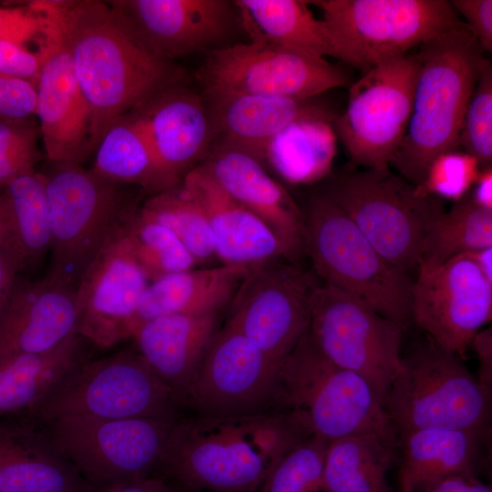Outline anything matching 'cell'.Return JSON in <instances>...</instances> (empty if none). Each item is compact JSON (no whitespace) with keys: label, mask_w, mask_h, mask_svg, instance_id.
<instances>
[{"label":"cell","mask_w":492,"mask_h":492,"mask_svg":"<svg viewBox=\"0 0 492 492\" xmlns=\"http://www.w3.org/2000/svg\"><path fill=\"white\" fill-rule=\"evenodd\" d=\"M27 5L59 28L91 113V147L104 133L157 92L184 83L175 63L143 50L121 26L108 2L36 0Z\"/></svg>","instance_id":"1"},{"label":"cell","mask_w":492,"mask_h":492,"mask_svg":"<svg viewBox=\"0 0 492 492\" xmlns=\"http://www.w3.org/2000/svg\"><path fill=\"white\" fill-rule=\"evenodd\" d=\"M308 435L282 411L178 419L159 470L179 488L257 492L271 468Z\"/></svg>","instance_id":"2"},{"label":"cell","mask_w":492,"mask_h":492,"mask_svg":"<svg viewBox=\"0 0 492 492\" xmlns=\"http://www.w3.org/2000/svg\"><path fill=\"white\" fill-rule=\"evenodd\" d=\"M483 53L466 24L418 47L412 112L390 161L410 183L421 184L436 157L460 146L463 119L486 60Z\"/></svg>","instance_id":"3"},{"label":"cell","mask_w":492,"mask_h":492,"mask_svg":"<svg viewBox=\"0 0 492 492\" xmlns=\"http://www.w3.org/2000/svg\"><path fill=\"white\" fill-rule=\"evenodd\" d=\"M276 410L327 441L363 433L397 436L371 384L328 360L307 332L280 364Z\"/></svg>","instance_id":"4"},{"label":"cell","mask_w":492,"mask_h":492,"mask_svg":"<svg viewBox=\"0 0 492 492\" xmlns=\"http://www.w3.org/2000/svg\"><path fill=\"white\" fill-rule=\"evenodd\" d=\"M303 252L316 276L405 330L412 323L413 282L390 264L323 191L303 211Z\"/></svg>","instance_id":"5"},{"label":"cell","mask_w":492,"mask_h":492,"mask_svg":"<svg viewBox=\"0 0 492 492\" xmlns=\"http://www.w3.org/2000/svg\"><path fill=\"white\" fill-rule=\"evenodd\" d=\"M325 179L322 191L390 264L405 273L417 268L426 233L446 211L444 200L420 194L390 169L347 168Z\"/></svg>","instance_id":"6"},{"label":"cell","mask_w":492,"mask_h":492,"mask_svg":"<svg viewBox=\"0 0 492 492\" xmlns=\"http://www.w3.org/2000/svg\"><path fill=\"white\" fill-rule=\"evenodd\" d=\"M384 410L397 437L436 428L491 432V396L458 356L432 340L401 357Z\"/></svg>","instance_id":"7"},{"label":"cell","mask_w":492,"mask_h":492,"mask_svg":"<svg viewBox=\"0 0 492 492\" xmlns=\"http://www.w3.org/2000/svg\"><path fill=\"white\" fill-rule=\"evenodd\" d=\"M335 58L366 72L460 26L446 0H314Z\"/></svg>","instance_id":"8"},{"label":"cell","mask_w":492,"mask_h":492,"mask_svg":"<svg viewBox=\"0 0 492 492\" xmlns=\"http://www.w3.org/2000/svg\"><path fill=\"white\" fill-rule=\"evenodd\" d=\"M51 228L48 275L77 288L100 250L138 209L120 190L81 165L45 175Z\"/></svg>","instance_id":"9"},{"label":"cell","mask_w":492,"mask_h":492,"mask_svg":"<svg viewBox=\"0 0 492 492\" xmlns=\"http://www.w3.org/2000/svg\"><path fill=\"white\" fill-rule=\"evenodd\" d=\"M180 399L134 348L86 360L29 414L40 424L61 416L179 419Z\"/></svg>","instance_id":"10"},{"label":"cell","mask_w":492,"mask_h":492,"mask_svg":"<svg viewBox=\"0 0 492 492\" xmlns=\"http://www.w3.org/2000/svg\"><path fill=\"white\" fill-rule=\"evenodd\" d=\"M176 421L61 416L39 428L85 481L102 489L159 470Z\"/></svg>","instance_id":"11"},{"label":"cell","mask_w":492,"mask_h":492,"mask_svg":"<svg viewBox=\"0 0 492 492\" xmlns=\"http://www.w3.org/2000/svg\"><path fill=\"white\" fill-rule=\"evenodd\" d=\"M403 331L361 300L318 281L310 306L311 340L332 363L364 378L384 408L402 357Z\"/></svg>","instance_id":"12"},{"label":"cell","mask_w":492,"mask_h":492,"mask_svg":"<svg viewBox=\"0 0 492 492\" xmlns=\"http://www.w3.org/2000/svg\"><path fill=\"white\" fill-rule=\"evenodd\" d=\"M418 69L416 55L407 53L374 67L351 87L333 126L354 167L389 169L407 128Z\"/></svg>","instance_id":"13"},{"label":"cell","mask_w":492,"mask_h":492,"mask_svg":"<svg viewBox=\"0 0 492 492\" xmlns=\"http://www.w3.org/2000/svg\"><path fill=\"white\" fill-rule=\"evenodd\" d=\"M196 78L203 95L241 93L299 99L313 98L346 83L342 69L325 58L261 38L208 53Z\"/></svg>","instance_id":"14"},{"label":"cell","mask_w":492,"mask_h":492,"mask_svg":"<svg viewBox=\"0 0 492 492\" xmlns=\"http://www.w3.org/2000/svg\"><path fill=\"white\" fill-rule=\"evenodd\" d=\"M317 282L316 275L287 259L251 267L226 323L281 364L308 330Z\"/></svg>","instance_id":"15"},{"label":"cell","mask_w":492,"mask_h":492,"mask_svg":"<svg viewBox=\"0 0 492 492\" xmlns=\"http://www.w3.org/2000/svg\"><path fill=\"white\" fill-rule=\"evenodd\" d=\"M280 364L226 323L191 382L185 406L213 417L274 411Z\"/></svg>","instance_id":"16"},{"label":"cell","mask_w":492,"mask_h":492,"mask_svg":"<svg viewBox=\"0 0 492 492\" xmlns=\"http://www.w3.org/2000/svg\"><path fill=\"white\" fill-rule=\"evenodd\" d=\"M411 318L441 348L460 359L492 316V283L463 253L436 266H418Z\"/></svg>","instance_id":"17"},{"label":"cell","mask_w":492,"mask_h":492,"mask_svg":"<svg viewBox=\"0 0 492 492\" xmlns=\"http://www.w3.org/2000/svg\"><path fill=\"white\" fill-rule=\"evenodd\" d=\"M130 37L149 55L166 61L223 47L241 25L234 1H107Z\"/></svg>","instance_id":"18"},{"label":"cell","mask_w":492,"mask_h":492,"mask_svg":"<svg viewBox=\"0 0 492 492\" xmlns=\"http://www.w3.org/2000/svg\"><path fill=\"white\" fill-rule=\"evenodd\" d=\"M122 228L97 254L76 288L77 333L101 348L132 337L149 284L128 248Z\"/></svg>","instance_id":"19"},{"label":"cell","mask_w":492,"mask_h":492,"mask_svg":"<svg viewBox=\"0 0 492 492\" xmlns=\"http://www.w3.org/2000/svg\"><path fill=\"white\" fill-rule=\"evenodd\" d=\"M45 17V32L38 43L42 64L36 81V115L48 159L54 165H81L93 152L91 113L63 36L57 26Z\"/></svg>","instance_id":"20"},{"label":"cell","mask_w":492,"mask_h":492,"mask_svg":"<svg viewBox=\"0 0 492 492\" xmlns=\"http://www.w3.org/2000/svg\"><path fill=\"white\" fill-rule=\"evenodd\" d=\"M131 111L159 167L179 185L202 162L214 141L203 96L181 83L157 92Z\"/></svg>","instance_id":"21"},{"label":"cell","mask_w":492,"mask_h":492,"mask_svg":"<svg viewBox=\"0 0 492 492\" xmlns=\"http://www.w3.org/2000/svg\"><path fill=\"white\" fill-rule=\"evenodd\" d=\"M76 288L50 275L14 282L0 308V358L49 352L77 333Z\"/></svg>","instance_id":"22"},{"label":"cell","mask_w":492,"mask_h":492,"mask_svg":"<svg viewBox=\"0 0 492 492\" xmlns=\"http://www.w3.org/2000/svg\"><path fill=\"white\" fill-rule=\"evenodd\" d=\"M200 165L228 195L261 219L299 259L303 252V211L259 160L214 140Z\"/></svg>","instance_id":"23"},{"label":"cell","mask_w":492,"mask_h":492,"mask_svg":"<svg viewBox=\"0 0 492 492\" xmlns=\"http://www.w3.org/2000/svg\"><path fill=\"white\" fill-rule=\"evenodd\" d=\"M180 184L204 211L221 264L251 268L278 259L297 261L272 230L228 195L202 166Z\"/></svg>","instance_id":"24"},{"label":"cell","mask_w":492,"mask_h":492,"mask_svg":"<svg viewBox=\"0 0 492 492\" xmlns=\"http://www.w3.org/2000/svg\"><path fill=\"white\" fill-rule=\"evenodd\" d=\"M202 96L210 117L214 140L244 151L261 163L271 140L293 121L306 117L334 121L338 116L313 98L241 93Z\"/></svg>","instance_id":"25"},{"label":"cell","mask_w":492,"mask_h":492,"mask_svg":"<svg viewBox=\"0 0 492 492\" xmlns=\"http://www.w3.org/2000/svg\"><path fill=\"white\" fill-rule=\"evenodd\" d=\"M220 313L168 314L142 322L135 349L185 405L191 382L215 335Z\"/></svg>","instance_id":"26"},{"label":"cell","mask_w":492,"mask_h":492,"mask_svg":"<svg viewBox=\"0 0 492 492\" xmlns=\"http://www.w3.org/2000/svg\"><path fill=\"white\" fill-rule=\"evenodd\" d=\"M0 241L10 274L36 265L51 248L45 175H19L0 191Z\"/></svg>","instance_id":"27"},{"label":"cell","mask_w":492,"mask_h":492,"mask_svg":"<svg viewBox=\"0 0 492 492\" xmlns=\"http://www.w3.org/2000/svg\"><path fill=\"white\" fill-rule=\"evenodd\" d=\"M490 433L436 428L399 436L401 492L453 476L477 479Z\"/></svg>","instance_id":"28"},{"label":"cell","mask_w":492,"mask_h":492,"mask_svg":"<svg viewBox=\"0 0 492 492\" xmlns=\"http://www.w3.org/2000/svg\"><path fill=\"white\" fill-rule=\"evenodd\" d=\"M42 430L0 424V492H90Z\"/></svg>","instance_id":"29"},{"label":"cell","mask_w":492,"mask_h":492,"mask_svg":"<svg viewBox=\"0 0 492 492\" xmlns=\"http://www.w3.org/2000/svg\"><path fill=\"white\" fill-rule=\"evenodd\" d=\"M249 270L224 264L195 267L149 282L137 314L136 328L161 315L220 313L231 302Z\"/></svg>","instance_id":"30"},{"label":"cell","mask_w":492,"mask_h":492,"mask_svg":"<svg viewBox=\"0 0 492 492\" xmlns=\"http://www.w3.org/2000/svg\"><path fill=\"white\" fill-rule=\"evenodd\" d=\"M84 342L74 333L49 352L0 358V417L22 411L30 413L87 360Z\"/></svg>","instance_id":"31"},{"label":"cell","mask_w":492,"mask_h":492,"mask_svg":"<svg viewBox=\"0 0 492 492\" xmlns=\"http://www.w3.org/2000/svg\"><path fill=\"white\" fill-rule=\"evenodd\" d=\"M241 26L251 39L261 38L312 56L325 58L335 53L323 19L301 0H236Z\"/></svg>","instance_id":"32"},{"label":"cell","mask_w":492,"mask_h":492,"mask_svg":"<svg viewBox=\"0 0 492 492\" xmlns=\"http://www.w3.org/2000/svg\"><path fill=\"white\" fill-rule=\"evenodd\" d=\"M333 122L320 117L293 121L271 140L261 164L291 185H309L326 179L336 155Z\"/></svg>","instance_id":"33"},{"label":"cell","mask_w":492,"mask_h":492,"mask_svg":"<svg viewBox=\"0 0 492 492\" xmlns=\"http://www.w3.org/2000/svg\"><path fill=\"white\" fill-rule=\"evenodd\" d=\"M397 436L363 433L329 441L322 492H393L388 472Z\"/></svg>","instance_id":"34"},{"label":"cell","mask_w":492,"mask_h":492,"mask_svg":"<svg viewBox=\"0 0 492 492\" xmlns=\"http://www.w3.org/2000/svg\"><path fill=\"white\" fill-rule=\"evenodd\" d=\"M95 153L90 170L105 181L133 184L153 195L177 187L157 162L132 111L108 127Z\"/></svg>","instance_id":"35"},{"label":"cell","mask_w":492,"mask_h":492,"mask_svg":"<svg viewBox=\"0 0 492 492\" xmlns=\"http://www.w3.org/2000/svg\"><path fill=\"white\" fill-rule=\"evenodd\" d=\"M492 247V210L477 206L467 194L431 225L418 266H436L478 249Z\"/></svg>","instance_id":"36"},{"label":"cell","mask_w":492,"mask_h":492,"mask_svg":"<svg viewBox=\"0 0 492 492\" xmlns=\"http://www.w3.org/2000/svg\"><path fill=\"white\" fill-rule=\"evenodd\" d=\"M128 248L149 282L197 264L179 238L138 208L122 228Z\"/></svg>","instance_id":"37"},{"label":"cell","mask_w":492,"mask_h":492,"mask_svg":"<svg viewBox=\"0 0 492 492\" xmlns=\"http://www.w3.org/2000/svg\"><path fill=\"white\" fill-rule=\"evenodd\" d=\"M139 209L169 229L189 251L197 266L216 259L206 215L181 184L152 195Z\"/></svg>","instance_id":"38"},{"label":"cell","mask_w":492,"mask_h":492,"mask_svg":"<svg viewBox=\"0 0 492 492\" xmlns=\"http://www.w3.org/2000/svg\"><path fill=\"white\" fill-rule=\"evenodd\" d=\"M328 443L304 437L274 464L257 492H322Z\"/></svg>","instance_id":"39"},{"label":"cell","mask_w":492,"mask_h":492,"mask_svg":"<svg viewBox=\"0 0 492 492\" xmlns=\"http://www.w3.org/2000/svg\"><path fill=\"white\" fill-rule=\"evenodd\" d=\"M459 145L473 156L480 169L492 163V67L486 59L469 100L460 131Z\"/></svg>","instance_id":"40"},{"label":"cell","mask_w":492,"mask_h":492,"mask_svg":"<svg viewBox=\"0 0 492 492\" xmlns=\"http://www.w3.org/2000/svg\"><path fill=\"white\" fill-rule=\"evenodd\" d=\"M479 170V164L473 156L455 149L436 157L422 183L415 186L422 195L457 202L468 194Z\"/></svg>","instance_id":"41"},{"label":"cell","mask_w":492,"mask_h":492,"mask_svg":"<svg viewBox=\"0 0 492 492\" xmlns=\"http://www.w3.org/2000/svg\"><path fill=\"white\" fill-rule=\"evenodd\" d=\"M37 135L30 121H0V191L14 178L35 170Z\"/></svg>","instance_id":"42"},{"label":"cell","mask_w":492,"mask_h":492,"mask_svg":"<svg viewBox=\"0 0 492 492\" xmlns=\"http://www.w3.org/2000/svg\"><path fill=\"white\" fill-rule=\"evenodd\" d=\"M36 85L0 74V121L26 120L36 109Z\"/></svg>","instance_id":"43"},{"label":"cell","mask_w":492,"mask_h":492,"mask_svg":"<svg viewBox=\"0 0 492 492\" xmlns=\"http://www.w3.org/2000/svg\"><path fill=\"white\" fill-rule=\"evenodd\" d=\"M46 17L26 7H0V41L26 46L41 40L46 27Z\"/></svg>","instance_id":"44"},{"label":"cell","mask_w":492,"mask_h":492,"mask_svg":"<svg viewBox=\"0 0 492 492\" xmlns=\"http://www.w3.org/2000/svg\"><path fill=\"white\" fill-rule=\"evenodd\" d=\"M42 64V53L26 46L0 41V74L29 80L36 85Z\"/></svg>","instance_id":"45"},{"label":"cell","mask_w":492,"mask_h":492,"mask_svg":"<svg viewBox=\"0 0 492 492\" xmlns=\"http://www.w3.org/2000/svg\"><path fill=\"white\" fill-rule=\"evenodd\" d=\"M456 12L475 35L484 52L492 51V1L452 0Z\"/></svg>","instance_id":"46"},{"label":"cell","mask_w":492,"mask_h":492,"mask_svg":"<svg viewBox=\"0 0 492 492\" xmlns=\"http://www.w3.org/2000/svg\"><path fill=\"white\" fill-rule=\"evenodd\" d=\"M470 346L477 354L479 363L477 377L485 392L492 396V329L480 330L474 336Z\"/></svg>","instance_id":"47"},{"label":"cell","mask_w":492,"mask_h":492,"mask_svg":"<svg viewBox=\"0 0 492 492\" xmlns=\"http://www.w3.org/2000/svg\"><path fill=\"white\" fill-rule=\"evenodd\" d=\"M412 492H492V489L477 479L453 476L421 485Z\"/></svg>","instance_id":"48"},{"label":"cell","mask_w":492,"mask_h":492,"mask_svg":"<svg viewBox=\"0 0 492 492\" xmlns=\"http://www.w3.org/2000/svg\"><path fill=\"white\" fill-rule=\"evenodd\" d=\"M98 492H183L180 488H175L165 479L157 477H149L130 482L117 484L102 489Z\"/></svg>","instance_id":"49"},{"label":"cell","mask_w":492,"mask_h":492,"mask_svg":"<svg viewBox=\"0 0 492 492\" xmlns=\"http://www.w3.org/2000/svg\"><path fill=\"white\" fill-rule=\"evenodd\" d=\"M472 188V194H469L472 201L482 209L492 210V166L480 169Z\"/></svg>","instance_id":"50"},{"label":"cell","mask_w":492,"mask_h":492,"mask_svg":"<svg viewBox=\"0 0 492 492\" xmlns=\"http://www.w3.org/2000/svg\"><path fill=\"white\" fill-rule=\"evenodd\" d=\"M476 263L487 280L492 283V247L466 252Z\"/></svg>","instance_id":"51"},{"label":"cell","mask_w":492,"mask_h":492,"mask_svg":"<svg viewBox=\"0 0 492 492\" xmlns=\"http://www.w3.org/2000/svg\"><path fill=\"white\" fill-rule=\"evenodd\" d=\"M15 280L7 270L0 241V308Z\"/></svg>","instance_id":"52"},{"label":"cell","mask_w":492,"mask_h":492,"mask_svg":"<svg viewBox=\"0 0 492 492\" xmlns=\"http://www.w3.org/2000/svg\"><path fill=\"white\" fill-rule=\"evenodd\" d=\"M182 490V489H181ZM183 492H200V491H189V490H182Z\"/></svg>","instance_id":"53"}]
</instances>
